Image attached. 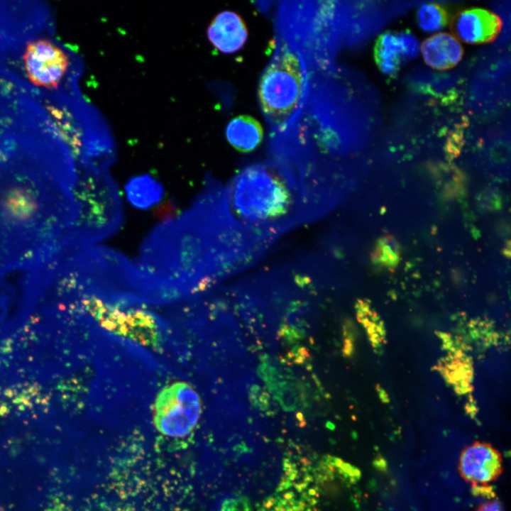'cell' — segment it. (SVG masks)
<instances>
[{
	"label": "cell",
	"instance_id": "cell-1",
	"mask_svg": "<svg viewBox=\"0 0 511 511\" xmlns=\"http://www.w3.org/2000/svg\"><path fill=\"white\" fill-rule=\"evenodd\" d=\"M229 259L224 224L201 193L189 209L149 234L137 263L155 278L196 279L225 267Z\"/></svg>",
	"mask_w": 511,
	"mask_h": 511
},
{
	"label": "cell",
	"instance_id": "cell-2",
	"mask_svg": "<svg viewBox=\"0 0 511 511\" xmlns=\"http://www.w3.org/2000/svg\"><path fill=\"white\" fill-rule=\"evenodd\" d=\"M75 197L79 214L67 238L79 244H93L114 233L122 220L117 187L105 171L80 167Z\"/></svg>",
	"mask_w": 511,
	"mask_h": 511
},
{
	"label": "cell",
	"instance_id": "cell-3",
	"mask_svg": "<svg viewBox=\"0 0 511 511\" xmlns=\"http://www.w3.org/2000/svg\"><path fill=\"white\" fill-rule=\"evenodd\" d=\"M228 197L241 218L254 223L272 221L285 214L289 193L266 169L252 167L235 179Z\"/></svg>",
	"mask_w": 511,
	"mask_h": 511
},
{
	"label": "cell",
	"instance_id": "cell-4",
	"mask_svg": "<svg viewBox=\"0 0 511 511\" xmlns=\"http://www.w3.org/2000/svg\"><path fill=\"white\" fill-rule=\"evenodd\" d=\"M304 72L299 57L292 51L277 55L263 74L258 98L263 113L273 122L282 124L301 104Z\"/></svg>",
	"mask_w": 511,
	"mask_h": 511
},
{
	"label": "cell",
	"instance_id": "cell-5",
	"mask_svg": "<svg viewBox=\"0 0 511 511\" xmlns=\"http://www.w3.org/2000/svg\"><path fill=\"white\" fill-rule=\"evenodd\" d=\"M201 413L200 399L186 383L164 388L155 405L154 424L159 432L172 437H183L196 426Z\"/></svg>",
	"mask_w": 511,
	"mask_h": 511
},
{
	"label": "cell",
	"instance_id": "cell-6",
	"mask_svg": "<svg viewBox=\"0 0 511 511\" xmlns=\"http://www.w3.org/2000/svg\"><path fill=\"white\" fill-rule=\"evenodd\" d=\"M22 58L29 81L35 86L48 89L58 88L70 66L66 52L45 38L28 42Z\"/></svg>",
	"mask_w": 511,
	"mask_h": 511
},
{
	"label": "cell",
	"instance_id": "cell-7",
	"mask_svg": "<svg viewBox=\"0 0 511 511\" xmlns=\"http://www.w3.org/2000/svg\"><path fill=\"white\" fill-rule=\"evenodd\" d=\"M458 470L461 477L473 485H487L501 475L502 458L490 444L476 441L462 451Z\"/></svg>",
	"mask_w": 511,
	"mask_h": 511
},
{
	"label": "cell",
	"instance_id": "cell-8",
	"mask_svg": "<svg viewBox=\"0 0 511 511\" xmlns=\"http://www.w3.org/2000/svg\"><path fill=\"white\" fill-rule=\"evenodd\" d=\"M87 306L108 329L141 341L155 344L158 340L154 321L141 313L124 314L111 309L96 300L87 302Z\"/></svg>",
	"mask_w": 511,
	"mask_h": 511
},
{
	"label": "cell",
	"instance_id": "cell-9",
	"mask_svg": "<svg viewBox=\"0 0 511 511\" xmlns=\"http://www.w3.org/2000/svg\"><path fill=\"white\" fill-rule=\"evenodd\" d=\"M502 21L495 13L482 9H470L456 15L451 24L455 35L464 43H484L499 34Z\"/></svg>",
	"mask_w": 511,
	"mask_h": 511
},
{
	"label": "cell",
	"instance_id": "cell-10",
	"mask_svg": "<svg viewBox=\"0 0 511 511\" xmlns=\"http://www.w3.org/2000/svg\"><path fill=\"white\" fill-rule=\"evenodd\" d=\"M207 37L211 45L223 53H233L246 43L248 30L243 18L236 12L223 11L209 23Z\"/></svg>",
	"mask_w": 511,
	"mask_h": 511
},
{
	"label": "cell",
	"instance_id": "cell-11",
	"mask_svg": "<svg viewBox=\"0 0 511 511\" xmlns=\"http://www.w3.org/2000/svg\"><path fill=\"white\" fill-rule=\"evenodd\" d=\"M425 62L432 68L444 70L454 67L461 60L463 50L453 35L441 33L427 38L421 46Z\"/></svg>",
	"mask_w": 511,
	"mask_h": 511
},
{
	"label": "cell",
	"instance_id": "cell-12",
	"mask_svg": "<svg viewBox=\"0 0 511 511\" xmlns=\"http://www.w3.org/2000/svg\"><path fill=\"white\" fill-rule=\"evenodd\" d=\"M228 142L241 152H250L257 148L263 137L261 124L248 115H240L231 119L226 128Z\"/></svg>",
	"mask_w": 511,
	"mask_h": 511
},
{
	"label": "cell",
	"instance_id": "cell-13",
	"mask_svg": "<svg viewBox=\"0 0 511 511\" xmlns=\"http://www.w3.org/2000/svg\"><path fill=\"white\" fill-rule=\"evenodd\" d=\"M125 191L130 204L143 209L158 204L164 193L161 183L148 175L130 178L126 184Z\"/></svg>",
	"mask_w": 511,
	"mask_h": 511
},
{
	"label": "cell",
	"instance_id": "cell-14",
	"mask_svg": "<svg viewBox=\"0 0 511 511\" xmlns=\"http://www.w3.org/2000/svg\"><path fill=\"white\" fill-rule=\"evenodd\" d=\"M374 54L380 71L388 75H395L403 61L397 33L387 32L380 35L375 45Z\"/></svg>",
	"mask_w": 511,
	"mask_h": 511
},
{
	"label": "cell",
	"instance_id": "cell-15",
	"mask_svg": "<svg viewBox=\"0 0 511 511\" xmlns=\"http://www.w3.org/2000/svg\"><path fill=\"white\" fill-rule=\"evenodd\" d=\"M417 21L423 31L435 32L445 27L448 22V15L442 6L436 4H427L419 9Z\"/></svg>",
	"mask_w": 511,
	"mask_h": 511
},
{
	"label": "cell",
	"instance_id": "cell-16",
	"mask_svg": "<svg viewBox=\"0 0 511 511\" xmlns=\"http://www.w3.org/2000/svg\"><path fill=\"white\" fill-rule=\"evenodd\" d=\"M398 256L397 245L392 239L381 240L375 252V260L389 266L397 264Z\"/></svg>",
	"mask_w": 511,
	"mask_h": 511
},
{
	"label": "cell",
	"instance_id": "cell-17",
	"mask_svg": "<svg viewBox=\"0 0 511 511\" xmlns=\"http://www.w3.org/2000/svg\"><path fill=\"white\" fill-rule=\"evenodd\" d=\"M397 35L401 45L403 60L417 57L419 51L417 39L409 31H402Z\"/></svg>",
	"mask_w": 511,
	"mask_h": 511
},
{
	"label": "cell",
	"instance_id": "cell-18",
	"mask_svg": "<svg viewBox=\"0 0 511 511\" xmlns=\"http://www.w3.org/2000/svg\"><path fill=\"white\" fill-rule=\"evenodd\" d=\"M219 511H252V507L247 497L237 496L225 500Z\"/></svg>",
	"mask_w": 511,
	"mask_h": 511
},
{
	"label": "cell",
	"instance_id": "cell-19",
	"mask_svg": "<svg viewBox=\"0 0 511 511\" xmlns=\"http://www.w3.org/2000/svg\"><path fill=\"white\" fill-rule=\"evenodd\" d=\"M476 511H503V507L500 501L493 499L482 503Z\"/></svg>",
	"mask_w": 511,
	"mask_h": 511
},
{
	"label": "cell",
	"instance_id": "cell-20",
	"mask_svg": "<svg viewBox=\"0 0 511 511\" xmlns=\"http://www.w3.org/2000/svg\"><path fill=\"white\" fill-rule=\"evenodd\" d=\"M0 511H5V510L0 506Z\"/></svg>",
	"mask_w": 511,
	"mask_h": 511
}]
</instances>
